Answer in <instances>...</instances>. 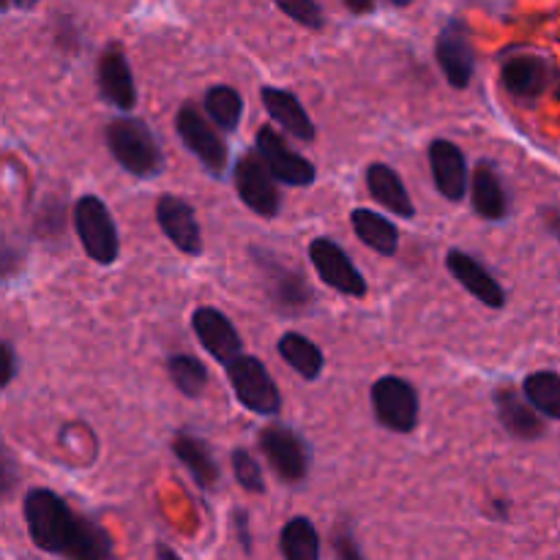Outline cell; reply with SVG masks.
Here are the masks:
<instances>
[{"label":"cell","instance_id":"ab89813d","mask_svg":"<svg viewBox=\"0 0 560 560\" xmlns=\"http://www.w3.org/2000/svg\"><path fill=\"white\" fill-rule=\"evenodd\" d=\"M11 3H14L16 5V9H33V5H36L38 3V0H11Z\"/></svg>","mask_w":560,"mask_h":560},{"label":"cell","instance_id":"5bb4252c","mask_svg":"<svg viewBox=\"0 0 560 560\" xmlns=\"http://www.w3.org/2000/svg\"><path fill=\"white\" fill-rule=\"evenodd\" d=\"M446 268L476 301H481L490 310H503L506 306V290H503V284L474 255H468L463 249H452L446 255Z\"/></svg>","mask_w":560,"mask_h":560},{"label":"cell","instance_id":"4fadbf2b","mask_svg":"<svg viewBox=\"0 0 560 560\" xmlns=\"http://www.w3.org/2000/svg\"><path fill=\"white\" fill-rule=\"evenodd\" d=\"M96 82H98V93H102V98L107 104H113V107L129 113V109L137 104L135 74H131L129 58H126L120 44H109V47L102 52V58H98V66H96Z\"/></svg>","mask_w":560,"mask_h":560},{"label":"cell","instance_id":"f35d334b","mask_svg":"<svg viewBox=\"0 0 560 560\" xmlns=\"http://www.w3.org/2000/svg\"><path fill=\"white\" fill-rule=\"evenodd\" d=\"M353 14H372L375 11V0H342Z\"/></svg>","mask_w":560,"mask_h":560},{"label":"cell","instance_id":"cb8c5ba5","mask_svg":"<svg viewBox=\"0 0 560 560\" xmlns=\"http://www.w3.org/2000/svg\"><path fill=\"white\" fill-rule=\"evenodd\" d=\"M350 224H353V233L359 235L361 244L370 246L372 252H377V255L383 257L397 255L399 230L388 217L370 211V208H355V211L350 213Z\"/></svg>","mask_w":560,"mask_h":560},{"label":"cell","instance_id":"603a6c76","mask_svg":"<svg viewBox=\"0 0 560 560\" xmlns=\"http://www.w3.org/2000/svg\"><path fill=\"white\" fill-rule=\"evenodd\" d=\"M173 452L178 463L189 470L191 479L197 481V487L211 490V487L219 485V465L202 438L191 435V432H178L173 441Z\"/></svg>","mask_w":560,"mask_h":560},{"label":"cell","instance_id":"ffe728a7","mask_svg":"<svg viewBox=\"0 0 560 560\" xmlns=\"http://www.w3.org/2000/svg\"><path fill=\"white\" fill-rule=\"evenodd\" d=\"M470 206L487 222H501L509 217V191L503 186L501 173L492 162H481L468 184Z\"/></svg>","mask_w":560,"mask_h":560},{"label":"cell","instance_id":"9a60e30c","mask_svg":"<svg viewBox=\"0 0 560 560\" xmlns=\"http://www.w3.org/2000/svg\"><path fill=\"white\" fill-rule=\"evenodd\" d=\"M191 328H195L197 339L206 348V353L211 359H217L219 364H228L230 359H235L238 353H244V342H241L238 328L233 326L224 312L213 310V306H200L191 315Z\"/></svg>","mask_w":560,"mask_h":560},{"label":"cell","instance_id":"e575fe53","mask_svg":"<svg viewBox=\"0 0 560 560\" xmlns=\"http://www.w3.org/2000/svg\"><path fill=\"white\" fill-rule=\"evenodd\" d=\"M14 487H16V465L14 459H11L9 448L0 443V503L9 501Z\"/></svg>","mask_w":560,"mask_h":560},{"label":"cell","instance_id":"e0dca14e","mask_svg":"<svg viewBox=\"0 0 560 560\" xmlns=\"http://www.w3.org/2000/svg\"><path fill=\"white\" fill-rule=\"evenodd\" d=\"M427 156H430L432 180H435L438 191L452 202L465 200L470 175H468V159H465L463 148L454 145L452 140H432Z\"/></svg>","mask_w":560,"mask_h":560},{"label":"cell","instance_id":"83f0119b","mask_svg":"<svg viewBox=\"0 0 560 560\" xmlns=\"http://www.w3.org/2000/svg\"><path fill=\"white\" fill-rule=\"evenodd\" d=\"M523 394L541 416L560 421V375L552 370L534 372L525 377Z\"/></svg>","mask_w":560,"mask_h":560},{"label":"cell","instance_id":"9c48e42d","mask_svg":"<svg viewBox=\"0 0 560 560\" xmlns=\"http://www.w3.org/2000/svg\"><path fill=\"white\" fill-rule=\"evenodd\" d=\"M310 260L312 268L317 271V277L323 279V284H328L337 293L350 295V299H364L370 284H366L364 273L359 271L353 260H350L348 252L331 238H315L310 244Z\"/></svg>","mask_w":560,"mask_h":560},{"label":"cell","instance_id":"836d02e7","mask_svg":"<svg viewBox=\"0 0 560 560\" xmlns=\"http://www.w3.org/2000/svg\"><path fill=\"white\" fill-rule=\"evenodd\" d=\"M25 266V249L16 241L0 235V284L14 279Z\"/></svg>","mask_w":560,"mask_h":560},{"label":"cell","instance_id":"1f68e13d","mask_svg":"<svg viewBox=\"0 0 560 560\" xmlns=\"http://www.w3.org/2000/svg\"><path fill=\"white\" fill-rule=\"evenodd\" d=\"M66 228V206L58 197H47L36 211V235L42 238H60Z\"/></svg>","mask_w":560,"mask_h":560},{"label":"cell","instance_id":"484cf974","mask_svg":"<svg viewBox=\"0 0 560 560\" xmlns=\"http://www.w3.org/2000/svg\"><path fill=\"white\" fill-rule=\"evenodd\" d=\"M206 115L222 131L238 129L244 118V96L233 85H213L206 91Z\"/></svg>","mask_w":560,"mask_h":560},{"label":"cell","instance_id":"4316f807","mask_svg":"<svg viewBox=\"0 0 560 560\" xmlns=\"http://www.w3.org/2000/svg\"><path fill=\"white\" fill-rule=\"evenodd\" d=\"M279 550L288 560H317L320 558V534L306 517H293L282 528Z\"/></svg>","mask_w":560,"mask_h":560},{"label":"cell","instance_id":"60d3db41","mask_svg":"<svg viewBox=\"0 0 560 560\" xmlns=\"http://www.w3.org/2000/svg\"><path fill=\"white\" fill-rule=\"evenodd\" d=\"M159 556H162V558H178V552H173V550H162V547H159Z\"/></svg>","mask_w":560,"mask_h":560},{"label":"cell","instance_id":"52a82bcc","mask_svg":"<svg viewBox=\"0 0 560 560\" xmlns=\"http://www.w3.org/2000/svg\"><path fill=\"white\" fill-rule=\"evenodd\" d=\"M260 452L284 485H301L310 474L312 454L304 438L284 424H271L260 432Z\"/></svg>","mask_w":560,"mask_h":560},{"label":"cell","instance_id":"f546056e","mask_svg":"<svg viewBox=\"0 0 560 560\" xmlns=\"http://www.w3.org/2000/svg\"><path fill=\"white\" fill-rule=\"evenodd\" d=\"M113 556V539H109L107 530L102 525H96L93 520H80V528H77L74 541L69 547L71 560H104Z\"/></svg>","mask_w":560,"mask_h":560},{"label":"cell","instance_id":"d590c367","mask_svg":"<svg viewBox=\"0 0 560 560\" xmlns=\"http://www.w3.org/2000/svg\"><path fill=\"white\" fill-rule=\"evenodd\" d=\"M16 375V353L9 342L0 339V388L9 386Z\"/></svg>","mask_w":560,"mask_h":560},{"label":"cell","instance_id":"3957f363","mask_svg":"<svg viewBox=\"0 0 560 560\" xmlns=\"http://www.w3.org/2000/svg\"><path fill=\"white\" fill-rule=\"evenodd\" d=\"M74 230L82 249L98 266H113L120 255V235L113 213L96 195H85L74 202Z\"/></svg>","mask_w":560,"mask_h":560},{"label":"cell","instance_id":"ac0fdd59","mask_svg":"<svg viewBox=\"0 0 560 560\" xmlns=\"http://www.w3.org/2000/svg\"><path fill=\"white\" fill-rule=\"evenodd\" d=\"M492 399H495L498 419H501L503 430H506L509 435L517 438V441H539V438L545 435L541 413L525 399V394L517 392V388L501 386Z\"/></svg>","mask_w":560,"mask_h":560},{"label":"cell","instance_id":"7bdbcfd3","mask_svg":"<svg viewBox=\"0 0 560 560\" xmlns=\"http://www.w3.org/2000/svg\"><path fill=\"white\" fill-rule=\"evenodd\" d=\"M11 5V0H0V11H5Z\"/></svg>","mask_w":560,"mask_h":560},{"label":"cell","instance_id":"7c38bea8","mask_svg":"<svg viewBox=\"0 0 560 560\" xmlns=\"http://www.w3.org/2000/svg\"><path fill=\"white\" fill-rule=\"evenodd\" d=\"M156 222L162 233L167 235L170 244L184 255H202V230L197 222L195 208L175 195L159 197L156 202Z\"/></svg>","mask_w":560,"mask_h":560},{"label":"cell","instance_id":"8d00e7d4","mask_svg":"<svg viewBox=\"0 0 560 560\" xmlns=\"http://www.w3.org/2000/svg\"><path fill=\"white\" fill-rule=\"evenodd\" d=\"M233 525H235V534H238L241 547L244 552H252V534H249V514L246 512H233Z\"/></svg>","mask_w":560,"mask_h":560},{"label":"cell","instance_id":"277c9868","mask_svg":"<svg viewBox=\"0 0 560 560\" xmlns=\"http://www.w3.org/2000/svg\"><path fill=\"white\" fill-rule=\"evenodd\" d=\"M224 370H228V381L233 386L235 399L246 410L257 416H277L282 410L279 386L273 383L271 372H268V366L257 355L238 353L224 364Z\"/></svg>","mask_w":560,"mask_h":560},{"label":"cell","instance_id":"d4e9b609","mask_svg":"<svg viewBox=\"0 0 560 560\" xmlns=\"http://www.w3.org/2000/svg\"><path fill=\"white\" fill-rule=\"evenodd\" d=\"M277 353L282 355L284 364H288L295 375H301L310 383H315L317 377L323 375V370H326V355H323V350L317 348L310 337H304V334L299 331L282 334L277 342Z\"/></svg>","mask_w":560,"mask_h":560},{"label":"cell","instance_id":"ba28073f","mask_svg":"<svg viewBox=\"0 0 560 560\" xmlns=\"http://www.w3.org/2000/svg\"><path fill=\"white\" fill-rule=\"evenodd\" d=\"M277 184L279 180L273 178L271 170H268V164L262 162L257 151L244 153L235 164V191H238L241 202L257 217L273 219L279 213L282 197H279Z\"/></svg>","mask_w":560,"mask_h":560},{"label":"cell","instance_id":"7402d4cb","mask_svg":"<svg viewBox=\"0 0 560 560\" xmlns=\"http://www.w3.org/2000/svg\"><path fill=\"white\" fill-rule=\"evenodd\" d=\"M366 189H370L375 202H381L386 211L397 213V217L402 219L416 217V206L413 200H410L408 189H405L402 178H399L397 170L388 167V164L375 162L366 167Z\"/></svg>","mask_w":560,"mask_h":560},{"label":"cell","instance_id":"7a4b0ae2","mask_svg":"<svg viewBox=\"0 0 560 560\" xmlns=\"http://www.w3.org/2000/svg\"><path fill=\"white\" fill-rule=\"evenodd\" d=\"M115 162L135 178H156L164 173V151L151 126L131 115H120L104 131Z\"/></svg>","mask_w":560,"mask_h":560},{"label":"cell","instance_id":"74e56055","mask_svg":"<svg viewBox=\"0 0 560 560\" xmlns=\"http://www.w3.org/2000/svg\"><path fill=\"white\" fill-rule=\"evenodd\" d=\"M541 222H545L547 233L560 241V208H541Z\"/></svg>","mask_w":560,"mask_h":560},{"label":"cell","instance_id":"30bf717a","mask_svg":"<svg viewBox=\"0 0 560 560\" xmlns=\"http://www.w3.org/2000/svg\"><path fill=\"white\" fill-rule=\"evenodd\" d=\"M255 151L260 153V159L268 164V170H271V175L279 184L304 189V186H312L317 180L315 164L306 156H301L299 151H293L273 126H262L257 131Z\"/></svg>","mask_w":560,"mask_h":560},{"label":"cell","instance_id":"8fae6325","mask_svg":"<svg viewBox=\"0 0 560 560\" xmlns=\"http://www.w3.org/2000/svg\"><path fill=\"white\" fill-rule=\"evenodd\" d=\"M435 52L448 85L457 88V91H465L470 85V80H474L476 71V49L468 25L463 20H448L443 25L441 36H438Z\"/></svg>","mask_w":560,"mask_h":560},{"label":"cell","instance_id":"8992f818","mask_svg":"<svg viewBox=\"0 0 560 560\" xmlns=\"http://www.w3.org/2000/svg\"><path fill=\"white\" fill-rule=\"evenodd\" d=\"M175 129H178V137L186 145V151L195 153L208 173L224 175L230 164L228 142H224V137L219 135V129L211 124L208 115H202L195 104H184L178 115H175Z\"/></svg>","mask_w":560,"mask_h":560},{"label":"cell","instance_id":"ee69618b","mask_svg":"<svg viewBox=\"0 0 560 560\" xmlns=\"http://www.w3.org/2000/svg\"><path fill=\"white\" fill-rule=\"evenodd\" d=\"M556 98H558V102H560V85L556 88Z\"/></svg>","mask_w":560,"mask_h":560},{"label":"cell","instance_id":"6da1fadb","mask_svg":"<svg viewBox=\"0 0 560 560\" xmlns=\"http://www.w3.org/2000/svg\"><path fill=\"white\" fill-rule=\"evenodd\" d=\"M22 512H25V525L31 541L42 552L49 556H69V547L74 541L77 528H80V520L71 512L69 503L52 490H31L22 503Z\"/></svg>","mask_w":560,"mask_h":560},{"label":"cell","instance_id":"b9f144b4","mask_svg":"<svg viewBox=\"0 0 560 560\" xmlns=\"http://www.w3.org/2000/svg\"><path fill=\"white\" fill-rule=\"evenodd\" d=\"M388 3H392V5H410L413 0H388Z\"/></svg>","mask_w":560,"mask_h":560},{"label":"cell","instance_id":"d6986e66","mask_svg":"<svg viewBox=\"0 0 560 560\" xmlns=\"http://www.w3.org/2000/svg\"><path fill=\"white\" fill-rule=\"evenodd\" d=\"M260 96H262V107H266V113L271 115L273 124L282 126L290 137H295V140L301 142L315 140L317 135L315 124H312L310 113H306L304 104L299 102L295 93L284 91V88L266 85L260 91Z\"/></svg>","mask_w":560,"mask_h":560},{"label":"cell","instance_id":"4dcf8cb0","mask_svg":"<svg viewBox=\"0 0 560 560\" xmlns=\"http://www.w3.org/2000/svg\"><path fill=\"white\" fill-rule=\"evenodd\" d=\"M230 463H233V474H235V481H238L244 490L249 492H266V476H262V468L260 463H257L255 457H252L246 448H235L233 457H230Z\"/></svg>","mask_w":560,"mask_h":560},{"label":"cell","instance_id":"5b68a950","mask_svg":"<svg viewBox=\"0 0 560 560\" xmlns=\"http://www.w3.org/2000/svg\"><path fill=\"white\" fill-rule=\"evenodd\" d=\"M372 410H375L377 424L386 430L410 435L419 427V392L410 381L397 375H386L372 386Z\"/></svg>","mask_w":560,"mask_h":560},{"label":"cell","instance_id":"d6a6232c","mask_svg":"<svg viewBox=\"0 0 560 560\" xmlns=\"http://www.w3.org/2000/svg\"><path fill=\"white\" fill-rule=\"evenodd\" d=\"M279 11L290 16L299 25L310 27V31H320L326 25V16H323V9L317 0H273Z\"/></svg>","mask_w":560,"mask_h":560},{"label":"cell","instance_id":"2e32d148","mask_svg":"<svg viewBox=\"0 0 560 560\" xmlns=\"http://www.w3.org/2000/svg\"><path fill=\"white\" fill-rule=\"evenodd\" d=\"M552 66L550 60L534 52H517L512 58L503 60L501 66V82L514 98L523 102H534L541 93L550 88Z\"/></svg>","mask_w":560,"mask_h":560},{"label":"cell","instance_id":"f1b7e54d","mask_svg":"<svg viewBox=\"0 0 560 560\" xmlns=\"http://www.w3.org/2000/svg\"><path fill=\"white\" fill-rule=\"evenodd\" d=\"M167 375L184 397H200L208 386V370L200 359L189 353H175L167 359Z\"/></svg>","mask_w":560,"mask_h":560},{"label":"cell","instance_id":"44dd1931","mask_svg":"<svg viewBox=\"0 0 560 560\" xmlns=\"http://www.w3.org/2000/svg\"><path fill=\"white\" fill-rule=\"evenodd\" d=\"M266 266L268 277V295H271V304L277 306L284 315H299V312H306L315 301V293H312V284L306 282L304 273L290 271V268L277 266V262H262Z\"/></svg>","mask_w":560,"mask_h":560}]
</instances>
